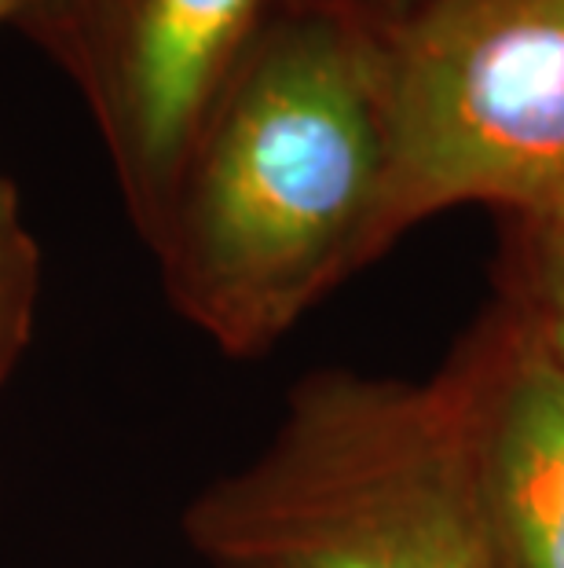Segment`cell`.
Returning a JSON list of instances; mask_svg holds the SVG:
<instances>
[{
  "label": "cell",
  "instance_id": "cell-1",
  "mask_svg": "<svg viewBox=\"0 0 564 568\" xmlns=\"http://www.w3.org/2000/svg\"><path fill=\"white\" fill-rule=\"evenodd\" d=\"M378 30L286 0L213 100L147 246L180 316L227 353L271 345L386 239Z\"/></svg>",
  "mask_w": 564,
  "mask_h": 568
},
{
  "label": "cell",
  "instance_id": "cell-2",
  "mask_svg": "<svg viewBox=\"0 0 564 568\" xmlns=\"http://www.w3.org/2000/svg\"><path fill=\"white\" fill-rule=\"evenodd\" d=\"M209 568H495L470 382L316 374L271 444L187 506Z\"/></svg>",
  "mask_w": 564,
  "mask_h": 568
},
{
  "label": "cell",
  "instance_id": "cell-3",
  "mask_svg": "<svg viewBox=\"0 0 564 568\" xmlns=\"http://www.w3.org/2000/svg\"><path fill=\"white\" fill-rule=\"evenodd\" d=\"M378 48L389 243L462 202L564 199V0H425Z\"/></svg>",
  "mask_w": 564,
  "mask_h": 568
},
{
  "label": "cell",
  "instance_id": "cell-4",
  "mask_svg": "<svg viewBox=\"0 0 564 568\" xmlns=\"http://www.w3.org/2000/svg\"><path fill=\"white\" fill-rule=\"evenodd\" d=\"M286 0H27V30L78 84L117 191L151 239L213 100Z\"/></svg>",
  "mask_w": 564,
  "mask_h": 568
},
{
  "label": "cell",
  "instance_id": "cell-5",
  "mask_svg": "<svg viewBox=\"0 0 564 568\" xmlns=\"http://www.w3.org/2000/svg\"><path fill=\"white\" fill-rule=\"evenodd\" d=\"M465 382L495 568H564V367L532 334H517Z\"/></svg>",
  "mask_w": 564,
  "mask_h": 568
},
{
  "label": "cell",
  "instance_id": "cell-6",
  "mask_svg": "<svg viewBox=\"0 0 564 568\" xmlns=\"http://www.w3.org/2000/svg\"><path fill=\"white\" fill-rule=\"evenodd\" d=\"M513 283L521 294V331L564 367V199L532 213H510Z\"/></svg>",
  "mask_w": 564,
  "mask_h": 568
},
{
  "label": "cell",
  "instance_id": "cell-7",
  "mask_svg": "<svg viewBox=\"0 0 564 568\" xmlns=\"http://www.w3.org/2000/svg\"><path fill=\"white\" fill-rule=\"evenodd\" d=\"M38 308V243L22 224L19 191L0 176V382L19 364Z\"/></svg>",
  "mask_w": 564,
  "mask_h": 568
},
{
  "label": "cell",
  "instance_id": "cell-8",
  "mask_svg": "<svg viewBox=\"0 0 564 568\" xmlns=\"http://www.w3.org/2000/svg\"><path fill=\"white\" fill-rule=\"evenodd\" d=\"M334 4H341L345 11H352L367 22V27H392V22H400L403 16H411L418 4H425V0H334Z\"/></svg>",
  "mask_w": 564,
  "mask_h": 568
},
{
  "label": "cell",
  "instance_id": "cell-9",
  "mask_svg": "<svg viewBox=\"0 0 564 568\" xmlns=\"http://www.w3.org/2000/svg\"><path fill=\"white\" fill-rule=\"evenodd\" d=\"M22 8H27V0H0V22H16Z\"/></svg>",
  "mask_w": 564,
  "mask_h": 568
}]
</instances>
